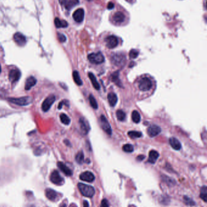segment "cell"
<instances>
[{
    "label": "cell",
    "mask_w": 207,
    "mask_h": 207,
    "mask_svg": "<svg viewBox=\"0 0 207 207\" xmlns=\"http://www.w3.org/2000/svg\"><path fill=\"white\" fill-rule=\"evenodd\" d=\"M78 188L81 195L87 197H92L95 194L94 188L90 186L82 183L78 184Z\"/></svg>",
    "instance_id": "6da1fadb"
},
{
    "label": "cell",
    "mask_w": 207,
    "mask_h": 207,
    "mask_svg": "<svg viewBox=\"0 0 207 207\" xmlns=\"http://www.w3.org/2000/svg\"><path fill=\"white\" fill-rule=\"evenodd\" d=\"M9 101L13 104L18 106H27L31 104L32 101V98L31 97H23L20 98H9Z\"/></svg>",
    "instance_id": "7a4b0ae2"
},
{
    "label": "cell",
    "mask_w": 207,
    "mask_h": 207,
    "mask_svg": "<svg viewBox=\"0 0 207 207\" xmlns=\"http://www.w3.org/2000/svg\"><path fill=\"white\" fill-rule=\"evenodd\" d=\"M111 62L117 66L123 65L126 62V56L123 53L113 54L111 57Z\"/></svg>",
    "instance_id": "3957f363"
},
{
    "label": "cell",
    "mask_w": 207,
    "mask_h": 207,
    "mask_svg": "<svg viewBox=\"0 0 207 207\" xmlns=\"http://www.w3.org/2000/svg\"><path fill=\"white\" fill-rule=\"evenodd\" d=\"M87 58L91 63L95 65H99L105 62L104 56L100 52L90 54L87 56Z\"/></svg>",
    "instance_id": "277c9868"
},
{
    "label": "cell",
    "mask_w": 207,
    "mask_h": 207,
    "mask_svg": "<svg viewBox=\"0 0 207 207\" xmlns=\"http://www.w3.org/2000/svg\"><path fill=\"white\" fill-rule=\"evenodd\" d=\"M50 181L54 184L62 185L64 184V179L57 170H54L50 175Z\"/></svg>",
    "instance_id": "5b68a950"
},
{
    "label": "cell",
    "mask_w": 207,
    "mask_h": 207,
    "mask_svg": "<svg viewBox=\"0 0 207 207\" xmlns=\"http://www.w3.org/2000/svg\"><path fill=\"white\" fill-rule=\"evenodd\" d=\"M152 86L153 84L151 81L147 77H145L141 79L139 84V87L142 91H148L150 90L151 88L152 87Z\"/></svg>",
    "instance_id": "8992f818"
},
{
    "label": "cell",
    "mask_w": 207,
    "mask_h": 207,
    "mask_svg": "<svg viewBox=\"0 0 207 207\" xmlns=\"http://www.w3.org/2000/svg\"><path fill=\"white\" fill-rule=\"evenodd\" d=\"M55 101V95H50L42 103V110L44 112H47L49 110L51 107L52 106L53 103Z\"/></svg>",
    "instance_id": "52a82bcc"
},
{
    "label": "cell",
    "mask_w": 207,
    "mask_h": 207,
    "mask_svg": "<svg viewBox=\"0 0 207 207\" xmlns=\"http://www.w3.org/2000/svg\"><path fill=\"white\" fill-rule=\"evenodd\" d=\"M100 125L103 130L106 132L108 135L111 136L112 134V129L111 125L106 119V118L103 115H101L100 117Z\"/></svg>",
    "instance_id": "ba28073f"
},
{
    "label": "cell",
    "mask_w": 207,
    "mask_h": 207,
    "mask_svg": "<svg viewBox=\"0 0 207 207\" xmlns=\"http://www.w3.org/2000/svg\"><path fill=\"white\" fill-rule=\"evenodd\" d=\"M106 45L107 48L109 49H113L117 46L118 44H119V40L118 38L114 36V35H109L107 37L105 40Z\"/></svg>",
    "instance_id": "9c48e42d"
},
{
    "label": "cell",
    "mask_w": 207,
    "mask_h": 207,
    "mask_svg": "<svg viewBox=\"0 0 207 207\" xmlns=\"http://www.w3.org/2000/svg\"><path fill=\"white\" fill-rule=\"evenodd\" d=\"M21 77V72L18 69H12L9 73V79L12 83H15L19 80Z\"/></svg>",
    "instance_id": "30bf717a"
},
{
    "label": "cell",
    "mask_w": 207,
    "mask_h": 207,
    "mask_svg": "<svg viewBox=\"0 0 207 207\" xmlns=\"http://www.w3.org/2000/svg\"><path fill=\"white\" fill-rule=\"evenodd\" d=\"M161 132V129L159 126L156 125H152L147 129V133L151 137H154L159 135Z\"/></svg>",
    "instance_id": "8fae6325"
},
{
    "label": "cell",
    "mask_w": 207,
    "mask_h": 207,
    "mask_svg": "<svg viewBox=\"0 0 207 207\" xmlns=\"http://www.w3.org/2000/svg\"><path fill=\"white\" fill-rule=\"evenodd\" d=\"M80 179L84 182H92L95 180V176L91 172L86 171L80 175Z\"/></svg>",
    "instance_id": "7c38bea8"
},
{
    "label": "cell",
    "mask_w": 207,
    "mask_h": 207,
    "mask_svg": "<svg viewBox=\"0 0 207 207\" xmlns=\"http://www.w3.org/2000/svg\"><path fill=\"white\" fill-rule=\"evenodd\" d=\"M79 124H80V127L81 132L84 135H86L90 129V126L88 122H87L86 120L84 119V118L82 117V118H80L79 120Z\"/></svg>",
    "instance_id": "4fadbf2b"
},
{
    "label": "cell",
    "mask_w": 207,
    "mask_h": 207,
    "mask_svg": "<svg viewBox=\"0 0 207 207\" xmlns=\"http://www.w3.org/2000/svg\"><path fill=\"white\" fill-rule=\"evenodd\" d=\"M73 18L76 22L81 23L84 20V11L83 9H79L73 13Z\"/></svg>",
    "instance_id": "5bb4252c"
},
{
    "label": "cell",
    "mask_w": 207,
    "mask_h": 207,
    "mask_svg": "<svg viewBox=\"0 0 207 207\" xmlns=\"http://www.w3.org/2000/svg\"><path fill=\"white\" fill-rule=\"evenodd\" d=\"M13 40L19 46H23L26 43V38L24 35L20 32H17L14 34Z\"/></svg>",
    "instance_id": "9a60e30c"
},
{
    "label": "cell",
    "mask_w": 207,
    "mask_h": 207,
    "mask_svg": "<svg viewBox=\"0 0 207 207\" xmlns=\"http://www.w3.org/2000/svg\"><path fill=\"white\" fill-rule=\"evenodd\" d=\"M58 167L67 176H71L72 175V171L62 161H58L57 163Z\"/></svg>",
    "instance_id": "2e32d148"
},
{
    "label": "cell",
    "mask_w": 207,
    "mask_h": 207,
    "mask_svg": "<svg viewBox=\"0 0 207 207\" xmlns=\"http://www.w3.org/2000/svg\"><path fill=\"white\" fill-rule=\"evenodd\" d=\"M46 196L47 198L51 201H55L58 198V194L55 191L52 189H46Z\"/></svg>",
    "instance_id": "e0dca14e"
},
{
    "label": "cell",
    "mask_w": 207,
    "mask_h": 207,
    "mask_svg": "<svg viewBox=\"0 0 207 207\" xmlns=\"http://www.w3.org/2000/svg\"><path fill=\"white\" fill-rule=\"evenodd\" d=\"M37 83V79L32 77L31 76L29 77V78L27 79L26 81V83H25V90L26 91H28L29 90H31V89Z\"/></svg>",
    "instance_id": "ac0fdd59"
},
{
    "label": "cell",
    "mask_w": 207,
    "mask_h": 207,
    "mask_svg": "<svg viewBox=\"0 0 207 207\" xmlns=\"http://www.w3.org/2000/svg\"><path fill=\"white\" fill-rule=\"evenodd\" d=\"M170 144L172 148L175 150H181L182 145L179 140L177 139L175 137H171L170 139Z\"/></svg>",
    "instance_id": "d6986e66"
},
{
    "label": "cell",
    "mask_w": 207,
    "mask_h": 207,
    "mask_svg": "<svg viewBox=\"0 0 207 207\" xmlns=\"http://www.w3.org/2000/svg\"><path fill=\"white\" fill-rule=\"evenodd\" d=\"M125 16L122 12H117L113 15V20L117 23H121L125 21Z\"/></svg>",
    "instance_id": "ffe728a7"
},
{
    "label": "cell",
    "mask_w": 207,
    "mask_h": 207,
    "mask_svg": "<svg viewBox=\"0 0 207 207\" xmlns=\"http://www.w3.org/2000/svg\"><path fill=\"white\" fill-rule=\"evenodd\" d=\"M79 4V0H66L63 5L65 6V8L67 10H69Z\"/></svg>",
    "instance_id": "44dd1931"
},
{
    "label": "cell",
    "mask_w": 207,
    "mask_h": 207,
    "mask_svg": "<svg viewBox=\"0 0 207 207\" xmlns=\"http://www.w3.org/2000/svg\"><path fill=\"white\" fill-rule=\"evenodd\" d=\"M159 157V154L158 152H157L155 150H151L149 153V158H148V161L150 163L154 164L157 159Z\"/></svg>",
    "instance_id": "7402d4cb"
},
{
    "label": "cell",
    "mask_w": 207,
    "mask_h": 207,
    "mask_svg": "<svg viewBox=\"0 0 207 207\" xmlns=\"http://www.w3.org/2000/svg\"><path fill=\"white\" fill-rule=\"evenodd\" d=\"M108 102L109 103L110 106L112 107H114L117 104L118 98H117V97L115 94L111 92V93L108 94Z\"/></svg>",
    "instance_id": "603a6c76"
},
{
    "label": "cell",
    "mask_w": 207,
    "mask_h": 207,
    "mask_svg": "<svg viewBox=\"0 0 207 207\" xmlns=\"http://www.w3.org/2000/svg\"><path fill=\"white\" fill-rule=\"evenodd\" d=\"M88 76H89V78H90V79L91 80L94 87L95 89V90H99L100 88V84L98 83L95 76L92 73L90 72L88 73Z\"/></svg>",
    "instance_id": "cb8c5ba5"
},
{
    "label": "cell",
    "mask_w": 207,
    "mask_h": 207,
    "mask_svg": "<svg viewBox=\"0 0 207 207\" xmlns=\"http://www.w3.org/2000/svg\"><path fill=\"white\" fill-rule=\"evenodd\" d=\"M111 79L112 81H113L116 84H117L118 86H122L120 80H119V71H116V72H114L111 76Z\"/></svg>",
    "instance_id": "d4e9b609"
},
{
    "label": "cell",
    "mask_w": 207,
    "mask_h": 207,
    "mask_svg": "<svg viewBox=\"0 0 207 207\" xmlns=\"http://www.w3.org/2000/svg\"><path fill=\"white\" fill-rule=\"evenodd\" d=\"M55 24L57 28H63L68 26V23L65 20H62L60 18H56L55 19Z\"/></svg>",
    "instance_id": "484cf974"
},
{
    "label": "cell",
    "mask_w": 207,
    "mask_h": 207,
    "mask_svg": "<svg viewBox=\"0 0 207 207\" xmlns=\"http://www.w3.org/2000/svg\"><path fill=\"white\" fill-rule=\"evenodd\" d=\"M72 76H73V80H74L75 83L79 85V86H81L83 84V82L80 79V75H79V72L77 71V70H74L73 72V73H72Z\"/></svg>",
    "instance_id": "4316f807"
},
{
    "label": "cell",
    "mask_w": 207,
    "mask_h": 207,
    "mask_svg": "<svg viewBox=\"0 0 207 207\" xmlns=\"http://www.w3.org/2000/svg\"><path fill=\"white\" fill-rule=\"evenodd\" d=\"M161 179H162V180H163V181H164L168 186H172L175 184V181L173 179H172V178H171V177H168L167 175H162Z\"/></svg>",
    "instance_id": "83f0119b"
},
{
    "label": "cell",
    "mask_w": 207,
    "mask_h": 207,
    "mask_svg": "<svg viewBox=\"0 0 207 207\" xmlns=\"http://www.w3.org/2000/svg\"><path fill=\"white\" fill-rule=\"evenodd\" d=\"M132 120L136 123H139L140 122V115L137 111H134L132 112Z\"/></svg>",
    "instance_id": "f1b7e54d"
},
{
    "label": "cell",
    "mask_w": 207,
    "mask_h": 207,
    "mask_svg": "<svg viewBox=\"0 0 207 207\" xmlns=\"http://www.w3.org/2000/svg\"><path fill=\"white\" fill-rule=\"evenodd\" d=\"M128 136L131 137V139H137V138H140L142 136V133L139 131H129L128 133Z\"/></svg>",
    "instance_id": "f546056e"
},
{
    "label": "cell",
    "mask_w": 207,
    "mask_h": 207,
    "mask_svg": "<svg viewBox=\"0 0 207 207\" xmlns=\"http://www.w3.org/2000/svg\"><path fill=\"white\" fill-rule=\"evenodd\" d=\"M200 197L205 202H207V188L206 186L202 187L200 189Z\"/></svg>",
    "instance_id": "4dcf8cb0"
},
{
    "label": "cell",
    "mask_w": 207,
    "mask_h": 207,
    "mask_svg": "<svg viewBox=\"0 0 207 207\" xmlns=\"http://www.w3.org/2000/svg\"><path fill=\"white\" fill-rule=\"evenodd\" d=\"M116 116L117 119L120 122H123L126 119V114L122 110H118L116 112Z\"/></svg>",
    "instance_id": "1f68e13d"
},
{
    "label": "cell",
    "mask_w": 207,
    "mask_h": 207,
    "mask_svg": "<svg viewBox=\"0 0 207 207\" xmlns=\"http://www.w3.org/2000/svg\"><path fill=\"white\" fill-rule=\"evenodd\" d=\"M76 160L77 163L80 165L83 164V163L84 161V154L82 151L79 152L76 156Z\"/></svg>",
    "instance_id": "d6a6232c"
},
{
    "label": "cell",
    "mask_w": 207,
    "mask_h": 207,
    "mask_svg": "<svg viewBox=\"0 0 207 207\" xmlns=\"http://www.w3.org/2000/svg\"><path fill=\"white\" fill-rule=\"evenodd\" d=\"M60 117L61 122H62L63 124H65V125H68L70 124V119H69V117L67 115H66L65 114H62L60 115Z\"/></svg>",
    "instance_id": "836d02e7"
},
{
    "label": "cell",
    "mask_w": 207,
    "mask_h": 207,
    "mask_svg": "<svg viewBox=\"0 0 207 207\" xmlns=\"http://www.w3.org/2000/svg\"><path fill=\"white\" fill-rule=\"evenodd\" d=\"M89 100H90V103L91 106L95 109H97L98 108V104L97 102L95 100V98L92 95H90L89 97Z\"/></svg>",
    "instance_id": "e575fe53"
},
{
    "label": "cell",
    "mask_w": 207,
    "mask_h": 207,
    "mask_svg": "<svg viewBox=\"0 0 207 207\" xmlns=\"http://www.w3.org/2000/svg\"><path fill=\"white\" fill-rule=\"evenodd\" d=\"M122 149H123V151H125L126 153H130L133 152V151H134V147H133V146L131 144H126V145H123Z\"/></svg>",
    "instance_id": "d590c367"
},
{
    "label": "cell",
    "mask_w": 207,
    "mask_h": 207,
    "mask_svg": "<svg viewBox=\"0 0 207 207\" xmlns=\"http://www.w3.org/2000/svg\"><path fill=\"white\" fill-rule=\"evenodd\" d=\"M184 203L187 205L193 206V205H195V204H196L195 202L193 200L187 196H184Z\"/></svg>",
    "instance_id": "8d00e7d4"
},
{
    "label": "cell",
    "mask_w": 207,
    "mask_h": 207,
    "mask_svg": "<svg viewBox=\"0 0 207 207\" xmlns=\"http://www.w3.org/2000/svg\"><path fill=\"white\" fill-rule=\"evenodd\" d=\"M139 55V52L136 49H131L129 53V56L131 58H136Z\"/></svg>",
    "instance_id": "74e56055"
},
{
    "label": "cell",
    "mask_w": 207,
    "mask_h": 207,
    "mask_svg": "<svg viewBox=\"0 0 207 207\" xmlns=\"http://www.w3.org/2000/svg\"><path fill=\"white\" fill-rule=\"evenodd\" d=\"M65 105V106H67L68 107L69 106V101L67 100H64L63 101H61L60 103H59V105H58V108L59 109H61L62 108V106L63 105Z\"/></svg>",
    "instance_id": "f35d334b"
},
{
    "label": "cell",
    "mask_w": 207,
    "mask_h": 207,
    "mask_svg": "<svg viewBox=\"0 0 207 207\" xmlns=\"http://www.w3.org/2000/svg\"><path fill=\"white\" fill-rule=\"evenodd\" d=\"M58 38L59 41H60L62 43L65 42L66 40V37L63 34H60V33L58 34Z\"/></svg>",
    "instance_id": "ab89813d"
},
{
    "label": "cell",
    "mask_w": 207,
    "mask_h": 207,
    "mask_svg": "<svg viewBox=\"0 0 207 207\" xmlns=\"http://www.w3.org/2000/svg\"><path fill=\"white\" fill-rule=\"evenodd\" d=\"M101 206H103V207H108V206H109V203H108V200L106 199H103L101 201Z\"/></svg>",
    "instance_id": "60d3db41"
},
{
    "label": "cell",
    "mask_w": 207,
    "mask_h": 207,
    "mask_svg": "<svg viewBox=\"0 0 207 207\" xmlns=\"http://www.w3.org/2000/svg\"><path fill=\"white\" fill-rule=\"evenodd\" d=\"M114 4L112 2H110V3H108V9L109 10H111V9H114Z\"/></svg>",
    "instance_id": "b9f144b4"
},
{
    "label": "cell",
    "mask_w": 207,
    "mask_h": 207,
    "mask_svg": "<svg viewBox=\"0 0 207 207\" xmlns=\"http://www.w3.org/2000/svg\"><path fill=\"white\" fill-rule=\"evenodd\" d=\"M145 158V156L143 155H139L137 157V160L138 161H142Z\"/></svg>",
    "instance_id": "7bdbcfd3"
},
{
    "label": "cell",
    "mask_w": 207,
    "mask_h": 207,
    "mask_svg": "<svg viewBox=\"0 0 207 207\" xmlns=\"http://www.w3.org/2000/svg\"><path fill=\"white\" fill-rule=\"evenodd\" d=\"M89 205H89V203H88V202H87V201L84 200V201L83 202V206H84V207H87V206H89Z\"/></svg>",
    "instance_id": "ee69618b"
},
{
    "label": "cell",
    "mask_w": 207,
    "mask_h": 207,
    "mask_svg": "<svg viewBox=\"0 0 207 207\" xmlns=\"http://www.w3.org/2000/svg\"><path fill=\"white\" fill-rule=\"evenodd\" d=\"M65 1H66V0H59V2L61 4H64Z\"/></svg>",
    "instance_id": "f6af8a7d"
},
{
    "label": "cell",
    "mask_w": 207,
    "mask_h": 207,
    "mask_svg": "<svg viewBox=\"0 0 207 207\" xmlns=\"http://www.w3.org/2000/svg\"><path fill=\"white\" fill-rule=\"evenodd\" d=\"M1 65H0V73H1Z\"/></svg>",
    "instance_id": "bcb514c9"
},
{
    "label": "cell",
    "mask_w": 207,
    "mask_h": 207,
    "mask_svg": "<svg viewBox=\"0 0 207 207\" xmlns=\"http://www.w3.org/2000/svg\"><path fill=\"white\" fill-rule=\"evenodd\" d=\"M87 1H91V0H87Z\"/></svg>",
    "instance_id": "7dc6e473"
}]
</instances>
